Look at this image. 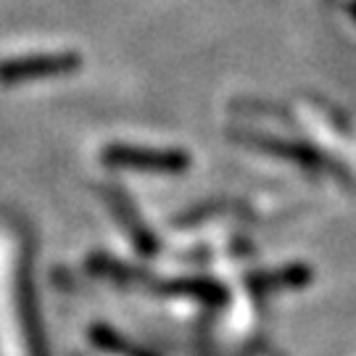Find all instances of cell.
Here are the masks:
<instances>
[{
	"label": "cell",
	"mask_w": 356,
	"mask_h": 356,
	"mask_svg": "<svg viewBox=\"0 0 356 356\" xmlns=\"http://www.w3.org/2000/svg\"><path fill=\"white\" fill-rule=\"evenodd\" d=\"M103 161L119 169L135 172H159V175H177L191 164V156L185 151H156V148H132V145H108L103 151Z\"/></svg>",
	"instance_id": "6da1fadb"
},
{
	"label": "cell",
	"mask_w": 356,
	"mask_h": 356,
	"mask_svg": "<svg viewBox=\"0 0 356 356\" xmlns=\"http://www.w3.org/2000/svg\"><path fill=\"white\" fill-rule=\"evenodd\" d=\"M108 201H111V206H114L116 216L127 225V232L132 235V241L138 243L145 254H153V238L145 232V225H140V219L135 216L132 206L127 204V198H124V195H116V193H108Z\"/></svg>",
	"instance_id": "3957f363"
},
{
	"label": "cell",
	"mask_w": 356,
	"mask_h": 356,
	"mask_svg": "<svg viewBox=\"0 0 356 356\" xmlns=\"http://www.w3.org/2000/svg\"><path fill=\"white\" fill-rule=\"evenodd\" d=\"M82 66L76 53H38V56H22V58H6L0 64V82L3 85H19L40 76L69 74Z\"/></svg>",
	"instance_id": "7a4b0ae2"
},
{
	"label": "cell",
	"mask_w": 356,
	"mask_h": 356,
	"mask_svg": "<svg viewBox=\"0 0 356 356\" xmlns=\"http://www.w3.org/2000/svg\"><path fill=\"white\" fill-rule=\"evenodd\" d=\"M309 277H312V272L306 267H288L282 269L280 275H259V277H254L251 280V288L259 293L264 291H272V288H282V285H304V282H309Z\"/></svg>",
	"instance_id": "5b68a950"
},
{
	"label": "cell",
	"mask_w": 356,
	"mask_h": 356,
	"mask_svg": "<svg viewBox=\"0 0 356 356\" xmlns=\"http://www.w3.org/2000/svg\"><path fill=\"white\" fill-rule=\"evenodd\" d=\"M251 140L261 143V148L269 153H277V156H285V159H296V161H301V164H312L317 166L319 164V156L312 148H301V145H288V143H280V140H267V138H251Z\"/></svg>",
	"instance_id": "8992f818"
},
{
	"label": "cell",
	"mask_w": 356,
	"mask_h": 356,
	"mask_svg": "<svg viewBox=\"0 0 356 356\" xmlns=\"http://www.w3.org/2000/svg\"><path fill=\"white\" fill-rule=\"evenodd\" d=\"M92 341L98 346H103V348H108V351L122 354V356H151V354H145V351L132 348L127 341H122V335H114V332H108V330H92Z\"/></svg>",
	"instance_id": "52a82bcc"
},
{
	"label": "cell",
	"mask_w": 356,
	"mask_h": 356,
	"mask_svg": "<svg viewBox=\"0 0 356 356\" xmlns=\"http://www.w3.org/2000/svg\"><path fill=\"white\" fill-rule=\"evenodd\" d=\"M161 291L177 293V296H195L206 304H222L225 301V293L219 285L209 280H179V282H169V285H161Z\"/></svg>",
	"instance_id": "277c9868"
},
{
	"label": "cell",
	"mask_w": 356,
	"mask_h": 356,
	"mask_svg": "<svg viewBox=\"0 0 356 356\" xmlns=\"http://www.w3.org/2000/svg\"><path fill=\"white\" fill-rule=\"evenodd\" d=\"M351 13H354V19H356V0L351 3Z\"/></svg>",
	"instance_id": "ba28073f"
}]
</instances>
